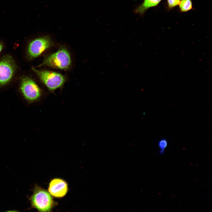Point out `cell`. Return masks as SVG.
<instances>
[{
  "mask_svg": "<svg viewBox=\"0 0 212 212\" xmlns=\"http://www.w3.org/2000/svg\"><path fill=\"white\" fill-rule=\"evenodd\" d=\"M29 200L32 207L40 212L51 211L55 205L49 193L37 186L34 187Z\"/></svg>",
  "mask_w": 212,
  "mask_h": 212,
  "instance_id": "1",
  "label": "cell"
},
{
  "mask_svg": "<svg viewBox=\"0 0 212 212\" xmlns=\"http://www.w3.org/2000/svg\"><path fill=\"white\" fill-rule=\"evenodd\" d=\"M168 144V141L165 139H161L159 141L158 145L159 148V153L160 154L164 153Z\"/></svg>",
  "mask_w": 212,
  "mask_h": 212,
  "instance_id": "10",
  "label": "cell"
},
{
  "mask_svg": "<svg viewBox=\"0 0 212 212\" xmlns=\"http://www.w3.org/2000/svg\"><path fill=\"white\" fill-rule=\"evenodd\" d=\"M53 45L51 38L44 36L35 39L29 44L27 54L30 59L35 58Z\"/></svg>",
  "mask_w": 212,
  "mask_h": 212,
  "instance_id": "5",
  "label": "cell"
},
{
  "mask_svg": "<svg viewBox=\"0 0 212 212\" xmlns=\"http://www.w3.org/2000/svg\"><path fill=\"white\" fill-rule=\"evenodd\" d=\"M3 45L0 42V52L1 51L2 49L3 48Z\"/></svg>",
  "mask_w": 212,
  "mask_h": 212,
  "instance_id": "12",
  "label": "cell"
},
{
  "mask_svg": "<svg viewBox=\"0 0 212 212\" xmlns=\"http://www.w3.org/2000/svg\"><path fill=\"white\" fill-rule=\"evenodd\" d=\"M16 68L12 57L3 56L0 61V87L7 84L12 78Z\"/></svg>",
  "mask_w": 212,
  "mask_h": 212,
  "instance_id": "6",
  "label": "cell"
},
{
  "mask_svg": "<svg viewBox=\"0 0 212 212\" xmlns=\"http://www.w3.org/2000/svg\"><path fill=\"white\" fill-rule=\"evenodd\" d=\"M161 0H144L142 4L135 10L136 13L140 15L143 14L149 8L157 5Z\"/></svg>",
  "mask_w": 212,
  "mask_h": 212,
  "instance_id": "8",
  "label": "cell"
},
{
  "mask_svg": "<svg viewBox=\"0 0 212 212\" xmlns=\"http://www.w3.org/2000/svg\"><path fill=\"white\" fill-rule=\"evenodd\" d=\"M48 190L49 192L52 196L55 198H61L67 193L68 190V185L62 179L54 178L50 182Z\"/></svg>",
  "mask_w": 212,
  "mask_h": 212,
  "instance_id": "7",
  "label": "cell"
},
{
  "mask_svg": "<svg viewBox=\"0 0 212 212\" xmlns=\"http://www.w3.org/2000/svg\"><path fill=\"white\" fill-rule=\"evenodd\" d=\"M20 90L24 99L29 103L37 101L41 95V90L37 84L27 77L22 78Z\"/></svg>",
  "mask_w": 212,
  "mask_h": 212,
  "instance_id": "4",
  "label": "cell"
},
{
  "mask_svg": "<svg viewBox=\"0 0 212 212\" xmlns=\"http://www.w3.org/2000/svg\"><path fill=\"white\" fill-rule=\"evenodd\" d=\"M179 8L182 12H186L192 8V3L191 0H181L179 4Z\"/></svg>",
  "mask_w": 212,
  "mask_h": 212,
  "instance_id": "9",
  "label": "cell"
},
{
  "mask_svg": "<svg viewBox=\"0 0 212 212\" xmlns=\"http://www.w3.org/2000/svg\"><path fill=\"white\" fill-rule=\"evenodd\" d=\"M180 0H167L168 6L170 8L174 7L179 5Z\"/></svg>",
  "mask_w": 212,
  "mask_h": 212,
  "instance_id": "11",
  "label": "cell"
},
{
  "mask_svg": "<svg viewBox=\"0 0 212 212\" xmlns=\"http://www.w3.org/2000/svg\"><path fill=\"white\" fill-rule=\"evenodd\" d=\"M71 65L69 54L65 48L62 47L55 52L45 57L39 66H47L64 69H68Z\"/></svg>",
  "mask_w": 212,
  "mask_h": 212,
  "instance_id": "2",
  "label": "cell"
},
{
  "mask_svg": "<svg viewBox=\"0 0 212 212\" xmlns=\"http://www.w3.org/2000/svg\"><path fill=\"white\" fill-rule=\"evenodd\" d=\"M32 69L50 91H54L60 87L65 81L64 76L60 73L47 70H39L34 67Z\"/></svg>",
  "mask_w": 212,
  "mask_h": 212,
  "instance_id": "3",
  "label": "cell"
}]
</instances>
